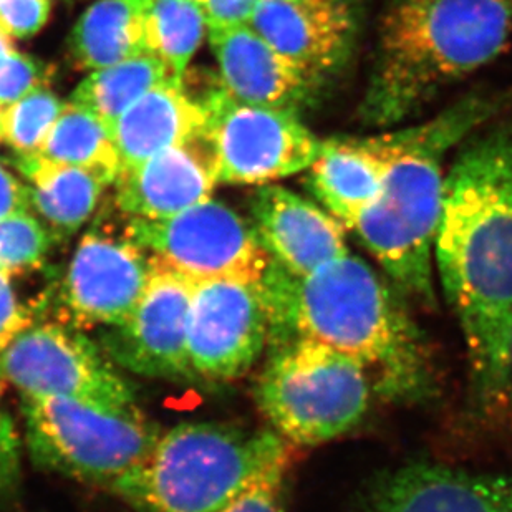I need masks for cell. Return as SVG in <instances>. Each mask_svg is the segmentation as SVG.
Here are the masks:
<instances>
[{
	"mask_svg": "<svg viewBox=\"0 0 512 512\" xmlns=\"http://www.w3.org/2000/svg\"><path fill=\"white\" fill-rule=\"evenodd\" d=\"M0 373L22 397H60L110 410L135 405V388L83 330L37 322L0 353Z\"/></svg>",
	"mask_w": 512,
	"mask_h": 512,
	"instance_id": "cell-9",
	"label": "cell"
},
{
	"mask_svg": "<svg viewBox=\"0 0 512 512\" xmlns=\"http://www.w3.org/2000/svg\"><path fill=\"white\" fill-rule=\"evenodd\" d=\"M269 347L256 398L287 443L322 445L367 415L373 383L362 363L310 340L269 342Z\"/></svg>",
	"mask_w": 512,
	"mask_h": 512,
	"instance_id": "cell-6",
	"label": "cell"
},
{
	"mask_svg": "<svg viewBox=\"0 0 512 512\" xmlns=\"http://www.w3.org/2000/svg\"><path fill=\"white\" fill-rule=\"evenodd\" d=\"M123 228L153 259L193 282L261 281L271 264L252 224L214 199L158 221L123 216Z\"/></svg>",
	"mask_w": 512,
	"mask_h": 512,
	"instance_id": "cell-10",
	"label": "cell"
},
{
	"mask_svg": "<svg viewBox=\"0 0 512 512\" xmlns=\"http://www.w3.org/2000/svg\"><path fill=\"white\" fill-rule=\"evenodd\" d=\"M509 378H511V387H512V330H511V339H509Z\"/></svg>",
	"mask_w": 512,
	"mask_h": 512,
	"instance_id": "cell-36",
	"label": "cell"
},
{
	"mask_svg": "<svg viewBox=\"0 0 512 512\" xmlns=\"http://www.w3.org/2000/svg\"><path fill=\"white\" fill-rule=\"evenodd\" d=\"M45 160L93 171L113 184L120 171V156L107 125L97 116L68 102L45 138L39 153Z\"/></svg>",
	"mask_w": 512,
	"mask_h": 512,
	"instance_id": "cell-24",
	"label": "cell"
},
{
	"mask_svg": "<svg viewBox=\"0 0 512 512\" xmlns=\"http://www.w3.org/2000/svg\"><path fill=\"white\" fill-rule=\"evenodd\" d=\"M435 256L474 385L489 403L503 401L511 388L512 113L464 140L445 176Z\"/></svg>",
	"mask_w": 512,
	"mask_h": 512,
	"instance_id": "cell-1",
	"label": "cell"
},
{
	"mask_svg": "<svg viewBox=\"0 0 512 512\" xmlns=\"http://www.w3.org/2000/svg\"><path fill=\"white\" fill-rule=\"evenodd\" d=\"M65 105L49 88H35L4 108V141L17 156L39 153Z\"/></svg>",
	"mask_w": 512,
	"mask_h": 512,
	"instance_id": "cell-26",
	"label": "cell"
},
{
	"mask_svg": "<svg viewBox=\"0 0 512 512\" xmlns=\"http://www.w3.org/2000/svg\"><path fill=\"white\" fill-rule=\"evenodd\" d=\"M30 199L27 184L22 183L7 166L0 163V219L29 213Z\"/></svg>",
	"mask_w": 512,
	"mask_h": 512,
	"instance_id": "cell-34",
	"label": "cell"
},
{
	"mask_svg": "<svg viewBox=\"0 0 512 512\" xmlns=\"http://www.w3.org/2000/svg\"><path fill=\"white\" fill-rule=\"evenodd\" d=\"M4 107H0V143L4 141Z\"/></svg>",
	"mask_w": 512,
	"mask_h": 512,
	"instance_id": "cell-35",
	"label": "cell"
},
{
	"mask_svg": "<svg viewBox=\"0 0 512 512\" xmlns=\"http://www.w3.org/2000/svg\"><path fill=\"white\" fill-rule=\"evenodd\" d=\"M50 0H0V30L15 39H29L42 30Z\"/></svg>",
	"mask_w": 512,
	"mask_h": 512,
	"instance_id": "cell-30",
	"label": "cell"
},
{
	"mask_svg": "<svg viewBox=\"0 0 512 512\" xmlns=\"http://www.w3.org/2000/svg\"><path fill=\"white\" fill-rule=\"evenodd\" d=\"M22 411L35 464L110 488L146 458L161 435L138 406L110 410L72 398L22 397Z\"/></svg>",
	"mask_w": 512,
	"mask_h": 512,
	"instance_id": "cell-7",
	"label": "cell"
},
{
	"mask_svg": "<svg viewBox=\"0 0 512 512\" xmlns=\"http://www.w3.org/2000/svg\"><path fill=\"white\" fill-rule=\"evenodd\" d=\"M206 29L204 7L193 0H146L148 47L165 62L176 82H181L203 44Z\"/></svg>",
	"mask_w": 512,
	"mask_h": 512,
	"instance_id": "cell-25",
	"label": "cell"
},
{
	"mask_svg": "<svg viewBox=\"0 0 512 512\" xmlns=\"http://www.w3.org/2000/svg\"><path fill=\"white\" fill-rule=\"evenodd\" d=\"M252 228L271 261L295 277L348 254L345 226L289 189L264 184L251 203Z\"/></svg>",
	"mask_w": 512,
	"mask_h": 512,
	"instance_id": "cell-16",
	"label": "cell"
},
{
	"mask_svg": "<svg viewBox=\"0 0 512 512\" xmlns=\"http://www.w3.org/2000/svg\"><path fill=\"white\" fill-rule=\"evenodd\" d=\"M367 512H512V478L408 464L378 481Z\"/></svg>",
	"mask_w": 512,
	"mask_h": 512,
	"instance_id": "cell-18",
	"label": "cell"
},
{
	"mask_svg": "<svg viewBox=\"0 0 512 512\" xmlns=\"http://www.w3.org/2000/svg\"><path fill=\"white\" fill-rule=\"evenodd\" d=\"M503 103L464 98L455 107L406 130L370 136L387 171L382 193L353 229L398 289L435 304L433 249L443 206V160Z\"/></svg>",
	"mask_w": 512,
	"mask_h": 512,
	"instance_id": "cell-4",
	"label": "cell"
},
{
	"mask_svg": "<svg viewBox=\"0 0 512 512\" xmlns=\"http://www.w3.org/2000/svg\"><path fill=\"white\" fill-rule=\"evenodd\" d=\"M193 284L153 259L150 282L135 310L120 325L103 329L98 343L103 353L140 377L193 382L186 345Z\"/></svg>",
	"mask_w": 512,
	"mask_h": 512,
	"instance_id": "cell-13",
	"label": "cell"
},
{
	"mask_svg": "<svg viewBox=\"0 0 512 512\" xmlns=\"http://www.w3.org/2000/svg\"><path fill=\"white\" fill-rule=\"evenodd\" d=\"M54 241V234L30 211L0 219V272L19 277L37 271Z\"/></svg>",
	"mask_w": 512,
	"mask_h": 512,
	"instance_id": "cell-27",
	"label": "cell"
},
{
	"mask_svg": "<svg viewBox=\"0 0 512 512\" xmlns=\"http://www.w3.org/2000/svg\"><path fill=\"white\" fill-rule=\"evenodd\" d=\"M196 102L208 115L206 136L218 183L279 181L307 170L324 146L297 113L239 102L223 85Z\"/></svg>",
	"mask_w": 512,
	"mask_h": 512,
	"instance_id": "cell-8",
	"label": "cell"
},
{
	"mask_svg": "<svg viewBox=\"0 0 512 512\" xmlns=\"http://www.w3.org/2000/svg\"><path fill=\"white\" fill-rule=\"evenodd\" d=\"M269 342L261 281L194 282L188 312V363L193 382L226 383L246 375Z\"/></svg>",
	"mask_w": 512,
	"mask_h": 512,
	"instance_id": "cell-11",
	"label": "cell"
},
{
	"mask_svg": "<svg viewBox=\"0 0 512 512\" xmlns=\"http://www.w3.org/2000/svg\"><path fill=\"white\" fill-rule=\"evenodd\" d=\"M206 123L203 105L181 82H166L138 98L108 130L121 166H133L203 135Z\"/></svg>",
	"mask_w": 512,
	"mask_h": 512,
	"instance_id": "cell-19",
	"label": "cell"
},
{
	"mask_svg": "<svg viewBox=\"0 0 512 512\" xmlns=\"http://www.w3.org/2000/svg\"><path fill=\"white\" fill-rule=\"evenodd\" d=\"M68 47L82 70H98L151 54L146 0H97L73 27Z\"/></svg>",
	"mask_w": 512,
	"mask_h": 512,
	"instance_id": "cell-22",
	"label": "cell"
},
{
	"mask_svg": "<svg viewBox=\"0 0 512 512\" xmlns=\"http://www.w3.org/2000/svg\"><path fill=\"white\" fill-rule=\"evenodd\" d=\"M153 259L120 226L100 221L78 242L58 292V317L75 329L115 327L135 310Z\"/></svg>",
	"mask_w": 512,
	"mask_h": 512,
	"instance_id": "cell-12",
	"label": "cell"
},
{
	"mask_svg": "<svg viewBox=\"0 0 512 512\" xmlns=\"http://www.w3.org/2000/svg\"><path fill=\"white\" fill-rule=\"evenodd\" d=\"M218 184L206 131L116 174V209L126 218H173L211 199Z\"/></svg>",
	"mask_w": 512,
	"mask_h": 512,
	"instance_id": "cell-14",
	"label": "cell"
},
{
	"mask_svg": "<svg viewBox=\"0 0 512 512\" xmlns=\"http://www.w3.org/2000/svg\"><path fill=\"white\" fill-rule=\"evenodd\" d=\"M52 78V68L20 54L9 35L0 30V107L7 108L20 98L45 87Z\"/></svg>",
	"mask_w": 512,
	"mask_h": 512,
	"instance_id": "cell-28",
	"label": "cell"
},
{
	"mask_svg": "<svg viewBox=\"0 0 512 512\" xmlns=\"http://www.w3.org/2000/svg\"><path fill=\"white\" fill-rule=\"evenodd\" d=\"M307 170L310 193L345 228L353 229L382 193L387 163L370 136L340 138L324 141Z\"/></svg>",
	"mask_w": 512,
	"mask_h": 512,
	"instance_id": "cell-20",
	"label": "cell"
},
{
	"mask_svg": "<svg viewBox=\"0 0 512 512\" xmlns=\"http://www.w3.org/2000/svg\"><path fill=\"white\" fill-rule=\"evenodd\" d=\"M290 459L259 474L244 491L218 512H284L285 474Z\"/></svg>",
	"mask_w": 512,
	"mask_h": 512,
	"instance_id": "cell-29",
	"label": "cell"
},
{
	"mask_svg": "<svg viewBox=\"0 0 512 512\" xmlns=\"http://www.w3.org/2000/svg\"><path fill=\"white\" fill-rule=\"evenodd\" d=\"M511 35L512 0H388L363 118L400 123L493 62Z\"/></svg>",
	"mask_w": 512,
	"mask_h": 512,
	"instance_id": "cell-3",
	"label": "cell"
},
{
	"mask_svg": "<svg viewBox=\"0 0 512 512\" xmlns=\"http://www.w3.org/2000/svg\"><path fill=\"white\" fill-rule=\"evenodd\" d=\"M193 2H196V4L203 5L206 4V0H193Z\"/></svg>",
	"mask_w": 512,
	"mask_h": 512,
	"instance_id": "cell-37",
	"label": "cell"
},
{
	"mask_svg": "<svg viewBox=\"0 0 512 512\" xmlns=\"http://www.w3.org/2000/svg\"><path fill=\"white\" fill-rule=\"evenodd\" d=\"M176 82L165 62L143 54L110 67L93 70L70 97V103L97 116L107 128L138 98L161 83Z\"/></svg>",
	"mask_w": 512,
	"mask_h": 512,
	"instance_id": "cell-23",
	"label": "cell"
},
{
	"mask_svg": "<svg viewBox=\"0 0 512 512\" xmlns=\"http://www.w3.org/2000/svg\"><path fill=\"white\" fill-rule=\"evenodd\" d=\"M35 322V312L17 295L12 277L0 272V353Z\"/></svg>",
	"mask_w": 512,
	"mask_h": 512,
	"instance_id": "cell-31",
	"label": "cell"
},
{
	"mask_svg": "<svg viewBox=\"0 0 512 512\" xmlns=\"http://www.w3.org/2000/svg\"><path fill=\"white\" fill-rule=\"evenodd\" d=\"M284 459L289 443L276 431L179 423L112 489L138 512H218Z\"/></svg>",
	"mask_w": 512,
	"mask_h": 512,
	"instance_id": "cell-5",
	"label": "cell"
},
{
	"mask_svg": "<svg viewBox=\"0 0 512 512\" xmlns=\"http://www.w3.org/2000/svg\"><path fill=\"white\" fill-rule=\"evenodd\" d=\"M261 287L269 342L310 340L345 353L367 368L378 392L393 400L420 397L430 385L420 330L360 257L345 254L304 277L271 261Z\"/></svg>",
	"mask_w": 512,
	"mask_h": 512,
	"instance_id": "cell-2",
	"label": "cell"
},
{
	"mask_svg": "<svg viewBox=\"0 0 512 512\" xmlns=\"http://www.w3.org/2000/svg\"><path fill=\"white\" fill-rule=\"evenodd\" d=\"M259 0H206L204 14L208 30L249 24Z\"/></svg>",
	"mask_w": 512,
	"mask_h": 512,
	"instance_id": "cell-33",
	"label": "cell"
},
{
	"mask_svg": "<svg viewBox=\"0 0 512 512\" xmlns=\"http://www.w3.org/2000/svg\"><path fill=\"white\" fill-rule=\"evenodd\" d=\"M4 377L0 373V498L17 486L20 478V441L14 421L2 405Z\"/></svg>",
	"mask_w": 512,
	"mask_h": 512,
	"instance_id": "cell-32",
	"label": "cell"
},
{
	"mask_svg": "<svg viewBox=\"0 0 512 512\" xmlns=\"http://www.w3.org/2000/svg\"><path fill=\"white\" fill-rule=\"evenodd\" d=\"M224 90L239 102L297 113L319 87L305 72L267 44L251 25L209 30Z\"/></svg>",
	"mask_w": 512,
	"mask_h": 512,
	"instance_id": "cell-17",
	"label": "cell"
},
{
	"mask_svg": "<svg viewBox=\"0 0 512 512\" xmlns=\"http://www.w3.org/2000/svg\"><path fill=\"white\" fill-rule=\"evenodd\" d=\"M249 25L319 80L347 60L355 30L347 0H259Z\"/></svg>",
	"mask_w": 512,
	"mask_h": 512,
	"instance_id": "cell-15",
	"label": "cell"
},
{
	"mask_svg": "<svg viewBox=\"0 0 512 512\" xmlns=\"http://www.w3.org/2000/svg\"><path fill=\"white\" fill-rule=\"evenodd\" d=\"M15 165L29 181L30 209L55 239L80 231L93 218L103 191L110 186L100 174L39 155L19 156Z\"/></svg>",
	"mask_w": 512,
	"mask_h": 512,
	"instance_id": "cell-21",
	"label": "cell"
}]
</instances>
